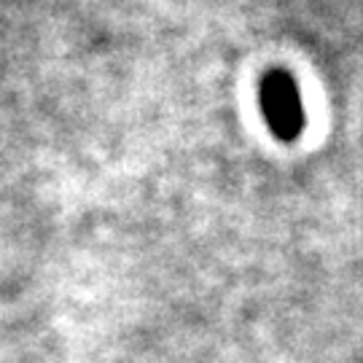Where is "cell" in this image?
I'll list each match as a JSON object with an SVG mask.
<instances>
[{"label": "cell", "instance_id": "obj_1", "mask_svg": "<svg viewBox=\"0 0 363 363\" xmlns=\"http://www.w3.org/2000/svg\"><path fill=\"white\" fill-rule=\"evenodd\" d=\"M261 113L267 118V127L280 143H294L304 130V108L298 97V86L288 70L274 67L261 78L259 86Z\"/></svg>", "mask_w": 363, "mask_h": 363}]
</instances>
